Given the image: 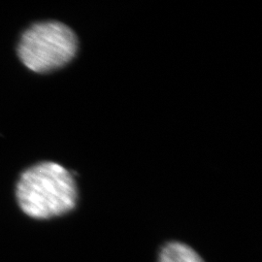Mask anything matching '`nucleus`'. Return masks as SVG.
I'll return each mask as SVG.
<instances>
[{
  "mask_svg": "<svg viewBox=\"0 0 262 262\" xmlns=\"http://www.w3.org/2000/svg\"><path fill=\"white\" fill-rule=\"evenodd\" d=\"M78 40L71 28L59 21L38 23L19 40L18 55L28 69L47 73L67 64L77 53Z\"/></svg>",
  "mask_w": 262,
  "mask_h": 262,
  "instance_id": "nucleus-2",
  "label": "nucleus"
},
{
  "mask_svg": "<svg viewBox=\"0 0 262 262\" xmlns=\"http://www.w3.org/2000/svg\"><path fill=\"white\" fill-rule=\"evenodd\" d=\"M159 262H204L198 253L187 245L169 243L162 249Z\"/></svg>",
  "mask_w": 262,
  "mask_h": 262,
  "instance_id": "nucleus-3",
  "label": "nucleus"
},
{
  "mask_svg": "<svg viewBox=\"0 0 262 262\" xmlns=\"http://www.w3.org/2000/svg\"><path fill=\"white\" fill-rule=\"evenodd\" d=\"M16 193L24 213L39 220L64 215L77 202L74 178L55 162H42L25 171Z\"/></svg>",
  "mask_w": 262,
  "mask_h": 262,
  "instance_id": "nucleus-1",
  "label": "nucleus"
}]
</instances>
